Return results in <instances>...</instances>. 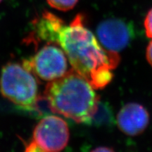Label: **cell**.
Returning a JSON list of instances; mask_svg holds the SVG:
<instances>
[{
    "label": "cell",
    "instance_id": "cell-7",
    "mask_svg": "<svg viewBox=\"0 0 152 152\" xmlns=\"http://www.w3.org/2000/svg\"><path fill=\"white\" fill-rule=\"evenodd\" d=\"M117 124L125 134L135 136L147 128L149 115L143 106L137 103H129L120 110L117 115Z\"/></svg>",
    "mask_w": 152,
    "mask_h": 152
},
{
    "label": "cell",
    "instance_id": "cell-2",
    "mask_svg": "<svg viewBox=\"0 0 152 152\" xmlns=\"http://www.w3.org/2000/svg\"><path fill=\"white\" fill-rule=\"evenodd\" d=\"M94 89L85 77L71 69L49 82L44 94L53 113L88 124L99 101Z\"/></svg>",
    "mask_w": 152,
    "mask_h": 152
},
{
    "label": "cell",
    "instance_id": "cell-12",
    "mask_svg": "<svg viewBox=\"0 0 152 152\" xmlns=\"http://www.w3.org/2000/svg\"><path fill=\"white\" fill-rule=\"evenodd\" d=\"M90 152H115L111 148L106 147H99L97 148H95L92 151Z\"/></svg>",
    "mask_w": 152,
    "mask_h": 152
},
{
    "label": "cell",
    "instance_id": "cell-5",
    "mask_svg": "<svg viewBox=\"0 0 152 152\" xmlns=\"http://www.w3.org/2000/svg\"><path fill=\"white\" fill-rule=\"evenodd\" d=\"M22 65L36 77L49 82L62 77L68 70L65 53L54 44L42 47L34 56L24 59Z\"/></svg>",
    "mask_w": 152,
    "mask_h": 152
},
{
    "label": "cell",
    "instance_id": "cell-1",
    "mask_svg": "<svg viewBox=\"0 0 152 152\" xmlns=\"http://www.w3.org/2000/svg\"><path fill=\"white\" fill-rule=\"evenodd\" d=\"M85 17L77 14L68 26L65 23L57 33L59 45L74 71L85 77L94 89L105 87L113 79L112 71L118 65L116 52L102 46L85 26Z\"/></svg>",
    "mask_w": 152,
    "mask_h": 152
},
{
    "label": "cell",
    "instance_id": "cell-9",
    "mask_svg": "<svg viewBox=\"0 0 152 152\" xmlns=\"http://www.w3.org/2000/svg\"><path fill=\"white\" fill-rule=\"evenodd\" d=\"M79 0H47L48 4L53 9L62 11L73 9Z\"/></svg>",
    "mask_w": 152,
    "mask_h": 152
},
{
    "label": "cell",
    "instance_id": "cell-6",
    "mask_svg": "<svg viewBox=\"0 0 152 152\" xmlns=\"http://www.w3.org/2000/svg\"><path fill=\"white\" fill-rule=\"evenodd\" d=\"M96 33L104 48L117 53L129 45L134 31L128 23L121 19L112 18L101 23Z\"/></svg>",
    "mask_w": 152,
    "mask_h": 152
},
{
    "label": "cell",
    "instance_id": "cell-13",
    "mask_svg": "<svg viewBox=\"0 0 152 152\" xmlns=\"http://www.w3.org/2000/svg\"><path fill=\"white\" fill-rule=\"evenodd\" d=\"M1 1H2V0H0V2H1Z\"/></svg>",
    "mask_w": 152,
    "mask_h": 152
},
{
    "label": "cell",
    "instance_id": "cell-4",
    "mask_svg": "<svg viewBox=\"0 0 152 152\" xmlns=\"http://www.w3.org/2000/svg\"><path fill=\"white\" fill-rule=\"evenodd\" d=\"M69 130L64 120L49 115L38 123L24 152H61L69 140Z\"/></svg>",
    "mask_w": 152,
    "mask_h": 152
},
{
    "label": "cell",
    "instance_id": "cell-3",
    "mask_svg": "<svg viewBox=\"0 0 152 152\" xmlns=\"http://www.w3.org/2000/svg\"><path fill=\"white\" fill-rule=\"evenodd\" d=\"M0 92L15 105L31 111L38 96L37 79L23 65L8 63L1 70Z\"/></svg>",
    "mask_w": 152,
    "mask_h": 152
},
{
    "label": "cell",
    "instance_id": "cell-11",
    "mask_svg": "<svg viewBox=\"0 0 152 152\" xmlns=\"http://www.w3.org/2000/svg\"><path fill=\"white\" fill-rule=\"evenodd\" d=\"M147 58L148 62L152 66V40L150 42L147 49Z\"/></svg>",
    "mask_w": 152,
    "mask_h": 152
},
{
    "label": "cell",
    "instance_id": "cell-10",
    "mask_svg": "<svg viewBox=\"0 0 152 152\" xmlns=\"http://www.w3.org/2000/svg\"><path fill=\"white\" fill-rule=\"evenodd\" d=\"M144 25L146 35L150 39H152V8L147 13L144 19Z\"/></svg>",
    "mask_w": 152,
    "mask_h": 152
},
{
    "label": "cell",
    "instance_id": "cell-8",
    "mask_svg": "<svg viewBox=\"0 0 152 152\" xmlns=\"http://www.w3.org/2000/svg\"><path fill=\"white\" fill-rule=\"evenodd\" d=\"M113 121V113L111 109L106 104L102 103L99 101L96 111L93 114L88 124L102 126L112 124Z\"/></svg>",
    "mask_w": 152,
    "mask_h": 152
}]
</instances>
